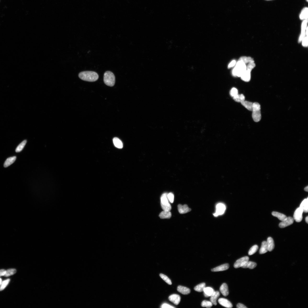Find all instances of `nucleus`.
<instances>
[{"label": "nucleus", "instance_id": "obj_45", "mask_svg": "<svg viewBox=\"0 0 308 308\" xmlns=\"http://www.w3.org/2000/svg\"><path fill=\"white\" fill-rule=\"evenodd\" d=\"M236 62L235 60L232 61L230 62L228 66V68H230L233 67L236 64Z\"/></svg>", "mask_w": 308, "mask_h": 308}, {"label": "nucleus", "instance_id": "obj_11", "mask_svg": "<svg viewBox=\"0 0 308 308\" xmlns=\"http://www.w3.org/2000/svg\"><path fill=\"white\" fill-rule=\"evenodd\" d=\"M178 209L179 213L181 214H184L191 211V209L189 208L187 205H182L179 204L178 206Z\"/></svg>", "mask_w": 308, "mask_h": 308}, {"label": "nucleus", "instance_id": "obj_43", "mask_svg": "<svg viewBox=\"0 0 308 308\" xmlns=\"http://www.w3.org/2000/svg\"><path fill=\"white\" fill-rule=\"evenodd\" d=\"M168 198L171 203H173L174 202V195L172 193H170L167 195Z\"/></svg>", "mask_w": 308, "mask_h": 308}, {"label": "nucleus", "instance_id": "obj_12", "mask_svg": "<svg viewBox=\"0 0 308 308\" xmlns=\"http://www.w3.org/2000/svg\"><path fill=\"white\" fill-rule=\"evenodd\" d=\"M229 267V265L228 264H225L212 269L211 271L213 272L225 271V270L228 269Z\"/></svg>", "mask_w": 308, "mask_h": 308}, {"label": "nucleus", "instance_id": "obj_51", "mask_svg": "<svg viewBox=\"0 0 308 308\" xmlns=\"http://www.w3.org/2000/svg\"><path fill=\"white\" fill-rule=\"evenodd\" d=\"M2 282V279H1V278H0V285H1Z\"/></svg>", "mask_w": 308, "mask_h": 308}, {"label": "nucleus", "instance_id": "obj_25", "mask_svg": "<svg viewBox=\"0 0 308 308\" xmlns=\"http://www.w3.org/2000/svg\"><path fill=\"white\" fill-rule=\"evenodd\" d=\"M159 216L161 219H170L172 216V214L170 212L165 211L163 210L160 213Z\"/></svg>", "mask_w": 308, "mask_h": 308}, {"label": "nucleus", "instance_id": "obj_22", "mask_svg": "<svg viewBox=\"0 0 308 308\" xmlns=\"http://www.w3.org/2000/svg\"><path fill=\"white\" fill-rule=\"evenodd\" d=\"M16 159V157L15 156L8 158L6 160L4 163V167L5 168H7L9 166L11 165L14 163Z\"/></svg>", "mask_w": 308, "mask_h": 308}, {"label": "nucleus", "instance_id": "obj_19", "mask_svg": "<svg viewBox=\"0 0 308 308\" xmlns=\"http://www.w3.org/2000/svg\"><path fill=\"white\" fill-rule=\"evenodd\" d=\"M267 244L268 250L271 252L274 249L275 246L274 240L272 237H269L267 240Z\"/></svg>", "mask_w": 308, "mask_h": 308}, {"label": "nucleus", "instance_id": "obj_31", "mask_svg": "<svg viewBox=\"0 0 308 308\" xmlns=\"http://www.w3.org/2000/svg\"><path fill=\"white\" fill-rule=\"evenodd\" d=\"M206 284L205 283H202L197 285L194 288V290L198 292H203L204 289L206 287Z\"/></svg>", "mask_w": 308, "mask_h": 308}, {"label": "nucleus", "instance_id": "obj_17", "mask_svg": "<svg viewBox=\"0 0 308 308\" xmlns=\"http://www.w3.org/2000/svg\"><path fill=\"white\" fill-rule=\"evenodd\" d=\"M220 294L219 291H215L212 296H210V301L215 306L216 305V300L220 296Z\"/></svg>", "mask_w": 308, "mask_h": 308}, {"label": "nucleus", "instance_id": "obj_50", "mask_svg": "<svg viewBox=\"0 0 308 308\" xmlns=\"http://www.w3.org/2000/svg\"><path fill=\"white\" fill-rule=\"evenodd\" d=\"M308 216H307L306 217V218L305 220H306V222L307 223V224H308Z\"/></svg>", "mask_w": 308, "mask_h": 308}, {"label": "nucleus", "instance_id": "obj_48", "mask_svg": "<svg viewBox=\"0 0 308 308\" xmlns=\"http://www.w3.org/2000/svg\"><path fill=\"white\" fill-rule=\"evenodd\" d=\"M6 271L4 269L0 270V277L1 276H4L5 274Z\"/></svg>", "mask_w": 308, "mask_h": 308}, {"label": "nucleus", "instance_id": "obj_23", "mask_svg": "<svg viewBox=\"0 0 308 308\" xmlns=\"http://www.w3.org/2000/svg\"><path fill=\"white\" fill-rule=\"evenodd\" d=\"M272 215L273 216L277 218L280 220L282 221L285 220L287 218L286 216L277 212H273L272 213Z\"/></svg>", "mask_w": 308, "mask_h": 308}, {"label": "nucleus", "instance_id": "obj_9", "mask_svg": "<svg viewBox=\"0 0 308 308\" xmlns=\"http://www.w3.org/2000/svg\"><path fill=\"white\" fill-rule=\"evenodd\" d=\"M219 304L224 307L231 308L233 307L232 305L229 300L224 298H220L218 300Z\"/></svg>", "mask_w": 308, "mask_h": 308}, {"label": "nucleus", "instance_id": "obj_44", "mask_svg": "<svg viewBox=\"0 0 308 308\" xmlns=\"http://www.w3.org/2000/svg\"><path fill=\"white\" fill-rule=\"evenodd\" d=\"M302 41L303 46L304 47H307L308 46L307 36L305 37Z\"/></svg>", "mask_w": 308, "mask_h": 308}, {"label": "nucleus", "instance_id": "obj_39", "mask_svg": "<svg viewBox=\"0 0 308 308\" xmlns=\"http://www.w3.org/2000/svg\"><path fill=\"white\" fill-rule=\"evenodd\" d=\"M260 105L259 103L256 102L253 103L252 111H260Z\"/></svg>", "mask_w": 308, "mask_h": 308}, {"label": "nucleus", "instance_id": "obj_46", "mask_svg": "<svg viewBox=\"0 0 308 308\" xmlns=\"http://www.w3.org/2000/svg\"><path fill=\"white\" fill-rule=\"evenodd\" d=\"M161 307L162 308H175V307L172 306L166 303H164L163 304L161 305Z\"/></svg>", "mask_w": 308, "mask_h": 308}, {"label": "nucleus", "instance_id": "obj_10", "mask_svg": "<svg viewBox=\"0 0 308 308\" xmlns=\"http://www.w3.org/2000/svg\"><path fill=\"white\" fill-rule=\"evenodd\" d=\"M168 298L170 301L176 305H178L180 303L181 301L180 296L177 294H173L171 295Z\"/></svg>", "mask_w": 308, "mask_h": 308}, {"label": "nucleus", "instance_id": "obj_40", "mask_svg": "<svg viewBox=\"0 0 308 308\" xmlns=\"http://www.w3.org/2000/svg\"><path fill=\"white\" fill-rule=\"evenodd\" d=\"M162 209L165 211H170L172 209V207L170 204L169 203L167 205H164L161 204Z\"/></svg>", "mask_w": 308, "mask_h": 308}, {"label": "nucleus", "instance_id": "obj_26", "mask_svg": "<svg viewBox=\"0 0 308 308\" xmlns=\"http://www.w3.org/2000/svg\"><path fill=\"white\" fill-rule=\"evenodd\" d=\"M241 103L242 105H243L248 110L252 111L253 103L244 100V101Z\"/></svg>", "mask_w": 308, "mask_h": 308}, {"label": "nucleus", "instance_id": "obj_37", "mask_svg": "<svg viewBox=\"0 0 308 308\" xmlns=\"http://www.w3.org/2000/svg\"><path fill=\"white\" fill-rule=\"evenodd\" d=\"M10 281V279H8L2 282L1 284V287H0V291L4 290L7 286Z\"/></svg>", "mask_w": 308, "mask_h": 308}, {"label": "nucleus", "instance_id": "obj_53", "mask_svg": "<svg viewBox=\"0 0 308 308\" xmlns=\"http://www.w3.org/2000/svg\"><path fill=\"white\" fill-rule=\"evenodd\" d=\"M267 1H270V0H267Z\"/></svg>", "mask_w": 308, "mask_h": 308}, {"label": "nucleus", "instance_id": "obj_32", "mask_svg": "<svg viewBox=\"0 0 308 308\" xmlns=\"http://www.w3.org/2000/svg\"><path fill=\"white\" fill-rule=\"evenodd\" d=\"M27 142V141L26 140L23 141L17 147L15 150V152L18 153L21 152L24 148L25 145H26Z\"/></svg>", "mask_w": 308, "mask_h": 308}, {"label": "nucleus", "instance_id": "obj_7", "mask_svg": "<svg viewBox=\"0 0 308 308\" xmlns=\"http://www.w3.org/2000/svg\"><path fill=\"white\" fill-rule=\"evenodd\" d=\"M294 219L291 217H287L286 219L280 223L279 226L281 228H284L293 224Z\"/></svg>", "mask_w": 308, "mask_h": 308}, {"label": "nucleus", "instance_id": "obj_24", "mask_svg": "<svg viewBox=\"0 0 308 308\" xmlns=\"http://www.w3.org/2000/svg\"><path fill=\"white\" fill-rule=\"evenodd\" d=\"M268 251L267 242L264 241L262 243L261 247L259 250V253L261 254H264L266 253Z\"/></svg>", "mask_w": 308, "mask_h": 308}, {"label": "nucleus", "instance_id": "obj_34", "mask_svg": "<svg viewBox=\"0 0 308 308\" xmlns=\"http://www.w3.org/2000/svg\"><path fill=\"white\" fill-rule=\"evenodd\" d=\"M16 270L15 269H9L6 271L5 274L4 276L5 277H8L13 275L16 272Z\"/></svg>", "mask_w": 308, "mask_h": 308}, {"label": "nucleus", "instance_id": "obj_5", "mask_svg": "<svg viewBox=\"0 0 308 308\" xmlns=\"http://www.w3.org/2000/svg\"><path fill=\"white\" fill-rule=\"evenodd\" d=\"M216 212L213 214V215L217 217L219 215H222L224 213L226 210V207L224 204L219 203L217 205L216 207Z\"/></svg>", "mask_w": 308, "mask_h": 308}, {"label": "nucleus", "instance_id": "obj_20", "mask_svg": "<svg viewBox=\"0 0 308 308\" xmlns=\"http://www.w3.org/2000/svg\"><path fill=\"white\" fill-rule=\"evenodd\" d=\"M308 8L305 7L303 8L301 11L300 15V18L301 20H308Z\"/></svg>", "mask_w": 308, "mask_h": 308}, {"label": "nucleus", "instance_id": "obj_6", "mask_svg": "<svg viewBox=\"0 0 308 308\" xmlns=\"http://www.w3.org/2000/svg\"><path fill=\"white\" fill-rule=\"evenodd\" d=\"M303 210L300 207H298L295 210L294 215V219L297 222H300L303 219Z\"/></svg>", "mask_w": 308, "mask_h": 308}, {"label": "nucleus", "instance_id": "obj_35", "mask_svg": "<svg viewBox=\"0 0 308 308\" xmlns=\"http://www.w3.org/2000/svg\"><path fill=\"white\" fill-rule=\"evenodd\" d=\"M213 304L211 301L205 300L202 301L201 304V306L202 307H206L207 308H209L212 307Z\"/></svg>", "mask_w": 308, "mask_h": 308}, {"label": "nucleus", "instance_id": "obj_14", "mask_svg": "<svg viewBox=\"0 0 308 308\" xmlns=\"http://www.w3.org/2000/svg\"><path fill=\"white\" fill-rule=\"evenodd\" d=\"M251 71L247 70L244 73L241 75L240 77L241 79L243 81L248 82L250 81L251 78Z\"/></svg>", "mask_w": 308, "mask_h": 308}, {"label": "nucleus", "instance_id": "obj_8", "mask_svg": "<svg viewBox=\"0 0 308 308\" xmlns=\"http://www.w3.org/2000/svg\"><path fill=\"white\" fill-rule=\"evenodd\" d=\"M308 20H304L303 21L301 26V33L299 38V42H300L302 41L304 38L305 37V31L307 27V24Z\"/></svg>", "mask_w": 308, "mask_h": 308}, {"label": "nucleus", "instance_id": "obj_16", "mask_svg": "<svg viewBox=\"0 0 308 308\" xmlns=\"http://www.w3.org/2000/svg\"><path fill=\"white\" fill-rule=\"evenodd\" d=\"M178 291L184 295H187L190 293L191 290L189 288L186 287L179 286L177 288Z\"/></svg>", "mask_w": 308, "mask_h": 308}, {"label": "nucleus", "instance_id": "obj_15", "mask_svg": "<svg viewBox=\"0 0 308 308\" xmlns=\"http://www.w3.org/2000/svg\"><path fill=\"white\" fill-rule=\"evenodd\" d=\"M220 290L222 294L225 296H227L229 294L228 288L227 284L225 283L223 284L220 288Z\"/></svg>", "mask_w": 308, "mask_h": 308}, {"label": "nucleus", "instance_id": "obj_41", "mask_svg": "<svg viewBox=\"0 0 308 308\" xmlns=\"http://www.w3.org/2000/svg\"><path fill=\"white\" fill-rule=\"evenodd\" d=\"M255 66V64L254 63V61L251 62L248 64L247 66V70H249L251 72Z\"/></svg>", "mask_w": 308, "mask_h": 308}, {"label": "nucleus", "instance_id": "obj_36", "mask_svg": "<svg viewBox=\"0 0 308 308\" xmlns=\"http://www.w3.org/2000/svg\"><path fill=\"white\" fill-rule=\"evenodd\" d=\"M258 249V246L256 245H254L250 248L248 253V254L249 255H253L256 252Z\"/></svg>", "mask_w": 308, "mask_h": 308}, {"label": "nucleus", "instance_id": "obj_18", "mask_svg": "<svg viewBox=\"0 0 308 308\" xmlns=\"http://www.w3.org/2000/svg\"><path fill=\"white\" fill-rule=\"evenodd\" d=\"M215 291L213 288L210 287H205L203 291L204 296L206 297H210Z\"/></svg>", "mask_w": 308, "mask_h": 308}, {"label": "nucleus", "instance_id": "obj_2", "mask_svg": "<svg viewBox=\"0 0 308 308\" xmlns=\"http://www.w3.org/2000/svg\"><path fill=\"white\" fill-rule=\"evenodd\" d=\"M247 70V65L242 61L238 60L232 71V74L236 77H240Z\"/></svg>", "mask_w": 308, "mask_h": 308}, {"label": "nucleus", "instance_id": "obj_49", "mask_svg": "<svg viewBox=\"0 0 308 308\" xmlns=\"http://www.w3.org/2000/svg\"><path fill=\"white\" fill-rule=\"evenodd\" d=\"M304 190L305 191H306L307 192L308 191V186H307V187H306L305 188Z\"/></svg>", "mask_w": 308, "mask_h": 308}, {"label": "nucleus", "instance_id": "obj_30", "mask_svg": "<svg viewBox=\"0 0 308 308\" xmlns=\"http://www.w3.org/2000/svg\"><path fill=\"white\" fill-rule=\"evenodd\" d=\"M167 193H163L161 197V204L167 205L169 203L167 197Z\"/></svg>", "mask_w": 308, "mask_h": 308}, {"label": "nucleus", "instance_id": "obj_47", "mask_svg": "<svg viewBox=\"0 0 308 308\" xmlns=\"http://www.w3.org/2000/svg\"><path fill=\"white\" fill-rule=\"evenodd\" d=\"M237 307L238 308H247V307L243 304L238 303L237 305Z\"/></svg>", "mask_w": 308, "mask_h": 308}, {"label": "nucleus", "instance_id": "obj_29", "mask_svg": "<svg viewBox=\"0 0 308 308\" xmlns=\"http://www.w3.org/2000/svg\"><path fill=\"white\" fill-rule=\"evenodd\" d=\"M233 99L235 102L241 103L244 101L245 99V97L243 94H238L233 97Z\"/></svg>", "mask_w": 308, "mask_h": 308}, {"label": "nucleus", "instance_id": "obj_33", "mask_svg": "<svg viewBox=\"0 0 308 308\" xmlns=\"http://www.w3.org/2000/svg\"><path fill=\"white\" fill-rule=\"evenodd\" d=\"M239 60L242 61L246 64L249 63L254 61L252 58L245 56H242L239 59Z\"/></svg>", "mask_w": 308, "mask_h": 308}, {"label": "nucleus", "instance_id": "obj_4", "mask_svg": "<svg viewBox=\"0 0 308 308\" xmlns=\"http://www.w3.org/2000/svg\"><path fill=\"white\" fill-rule=\"evenodd\" d=\"M249 258L247 256H244L241 258L236 261L234 265V267L235 268H238L242 267L248 261H249Z\"/></svg>", "mask_w": 308, "mask_h": 308}, {"label": "nucleus", "instance_id": "obj_42", "mask_svg": "<svg viewBox=\"0 0 308 308\" xmlns=\"http://www.w3.org/2000/svg\"><path fill=\"white\" fill-rule=\"evenodd\" d=\"M231 96L234 97L238 94V90L235 88H233L231 89L230 93Z\"/></svg>", "mask_w": 308, "mask_h": 308}, {"label": "nucleus", "instance_id": "obj_1", "mask_svg": "<svg viewBox=\"0 0 308 308\" xmlns=\"http://www.w3.org/2000/svg\"><path fill=\"white\" fill-rule=\"evenodd\" d=\"M78 77L81 79L85 81L93 82L98 79L99 76L96 72L92 71H84L81 72Z\"/></svg>", "mask_w": 308, "mask_h": 308}, {"label": "nucleus", "instance_id": "obj_52", "mask_svg": "<svg viewBox=\"0 0 308 308\" xmlns=\"http://www.w3.org/2000/svg\"><path fill=\"white\" fill-rule=\"evenodd\" d=\"M306 1H307V2H308V0H306Z\"/></svg>", "mask_w": 308, "mask_h": 308}, {"label": "nucleus", "instance_id": "obj_38", "mask_svg": "<svg viewBox=\"0 0 308 308\" xmlns=\"http://www.w3.org/2000/svg\"><path fill=\"white\" fill-rule=\"evenodd\" d=\"M159 276L160 277L166 282L167 283L170 285L172 284V282L170 279L168 278L167 276L162 274H160Z\"/></svg>", "mask_w": 308, "mask_h": 308}, {"label": "nucleus", "instance_id": "obj_28", "mask_svg": "<svg viewBox=\"0 0 308 308\" xmlns=\"http://www.w3.org/2000/svg\"><path fill=\"white\" fill-rule=\"evenodd\" d=\"M257 266V264L251 261H248L242 267L243 268H249L250 269H253L255 268Z\"/></svg>", "mask_w": 308, "mask_h": 308}, {"label": "nucleus", "instance_id": "obj_27", "mask_svg": "<svg viewBox=\"0 0 308 308\" xmlns=\"http://www.w3.org/2000/svg\"><path fill=\"white\" fill-rule=\"evenodd\" d=\"M113 142L115 146L118 149H121L123 147V143L118 138L115 137L113 139Z\"/></svg>", "mask_w": 308, "mask_h": 308}, {"label": "nucleus", "instance_id": "obj_13", "mask_svg": "<svg viewBox=\"0 0 308 308\" xmlns=\"http://www.w3.org/2000/svg\"><path fill=\"white\" fill-rule=\"evenodd\" d=\"M252 112V117L254 121L256 122L260 121L262 117L260 110Z\"/></svg>", "mask_w": 308, "mask_h": 308}, {"label": "nucleus", "instance_id": "obj_21", "mask_svg": "<svg viewBox=\"0 0 308 308\" xmlns=\"http://www.w3.org/2000/svg\"><path fill=\"white\" fill-rule=\"evenodd\" d=\"M300 207L302 209L303 212L307 213L308 211V198L304 199L301 203Z\"/></svg>", "mask_w": 308, "mask_h": 308}, {"label": "nucleus", "instance_id": "obj_3", "mask_svg": "<svg viewBox=\"0 0 308 308\" xmlns=\"http://www.w3.org/2000/svg\"><path fill=\"white\" fill-rule=\"evenodd\" d=\"M104 81L106 85L111 87L113 86L115 82L114 75L111 71H106L104 76Z\"/></svg>", "mask_w": 308, "mask_h": 308}]
</instances>
